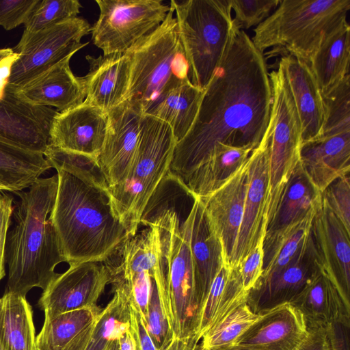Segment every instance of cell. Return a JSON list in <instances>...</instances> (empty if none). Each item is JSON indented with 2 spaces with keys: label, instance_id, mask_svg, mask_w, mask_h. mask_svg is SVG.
Returning a JSON list of instances; mask_svg holds the SVG:
<instances>
[{
  "label": "cell",
  "instance_id": "ac0fdd59",
  "mask_svg": "<svg viewBox=\"0 0 350 350\" xmlns=\"http://www.w3.org/2000/svg\"><path fill=\"white\" fill-rule=\"evenodd\" d=\"M107 124V112L83 102L57 113L50 129L49 144L96 159L104 144Z\"/></svg>",
  "mask_w": 350,
  "mask_h": 350
},
{
  "label": "cell",
  "instance_id": "836d02e7",
  "mask_svg": "<svg viewBox=\"0 0 350 350\" xmlns=\"http://www.w3.org/2000/svg\"><path fill=\"white\" fill-rule=\"evenodd\" d=\"M0 340L6 350H34L33 312L25 297L5 291L0 298Z\"/></svg>",
  "mask_w": 350,
  "mask_h": 350
},
{
  "label": "cell",
  "instance_id": "bcb514c9",
  "mask_svg": "<svg viewBox=\"0 0 350 350\" xmlns=\"http://www.w3.org/2000/svg\"><path fill=\"white\" fill-rule=\"evenodd\" d=\"M14 198L6 192H0V281L5 275V245L14 209Z\"/></svg>",
  "mask_w": 350,
  "mask_h": 350
},
{
  "label": "cell",
  "instance_id": "ee69618b",
  "mask_svg": "<svg viewBox=\"0 0 350 350\" xmlns=\"http://www.w3.org/2000/svg\"><path fill=\"white\" fill-rule=\"evenodd\" d=\"M264 241L265 239H260L250 254L238 267L243 287L248 292L255 286L263 272Z\"/></svg>",
  "mask_w": 350,
  "mask_h": 350
},
{
  "label": "cell",
  "instance_id": "603a6c76",
  "mask_svg": "<svg viewBox=\"0 0 350 350\" xmlns=\"http://www.w3.org/2000/svg\"><path fill=\"white\" fill-rule=\"evenodd\" d=\"M185 221L201 310L213 281L225 263L220 241L208 224L200 198H193Z\"/></svg>",
  "mask_w": 350,
  "mask_h": 350
},
{
  "label": "cell",
  "instance_id": "8d00e7d4",
  "mask_svg": "<svg viewBox=\"0 0 350 350\" xmlns=\"http://www.w3.org/2000/svg\"><path fill=\"white\" fill-rule=\"evenodd\" d=\"M322 97L324 122L319 137L350 132V75L323 94Z\"/></svg>",
  "mask_w": 350,
  "mask_h": 350
},
{
  "label": "cell",
  "instance_id": "7dc6e473",
  "mask_svg": "<svg viewBox=\"0 0 350 350\" xmlns=\"http://www.w3.org/2000/svg\"><path fill=\"white\" fill-rule=\"evenodd\" d=\"M296 350H334L327 329H309L307 337Z\"/></svg>",
  "mask_w": 350,
  "mask_h": 350
},
{
  "label": "cell",
  "instance_id": "e575fe53",
  "mask_svg": "<svg viewBox=\"0 0 350 350\" xmlns=\"http://www.w3.org/2000/svg\"><path fill=\"white\" fill-rule=\"evenodd\" d=\"M204 90L187 81L172 90L148 114L166 122L177 143L191 129Z\"/></svg>",
  "mask_w": 350,
  "mask_h": 350
},
{
  "label": "cell",
  "instance_id": "b9f144b4",
  "mask_svg": "<svg viewBox=\"0 0 350 350\" xmlns=\"http://www.w3.org/2000/svg\"><path fill=\"white\" fill-rule=\"evenodd\" d=\"M147 327L157 350H165L172 341L167 319L163 314L155 279L152 284L148 303Z\"/></svg>",
  "mask_w": 350,
  "mask_h": 350
},
{
  "label": "cell",
  "instance_id": "d6a6232c",
  "mask_svg": "<svg viewBox=\"0 0 350 350\" xmlns=\"http://www.w3.org/2000/svg\"><path fill=\"white\" fill-rule=\"evenodd\" d=\"M51 168L43 154L0 140V192L27 189Z\"/></svg>",
  "mask_w": 350,
  "mask_h": 350
},
{
  "label": "cell",
  "instance_id": "7bdbcfd3",
  "mask_svg": "<svg viewBox=\"0 0 350 350\" xmlns=\"http://www.w3.org/2000/svg\"><path fill=\"white\" fill-rule=\"evenodd\" d=\"M38 0H0V26L5 30L24 24Z\"/></svg>",
  "mask_w": 350,
  "mask_h": 350
},
{
  "label": "cell",
  "instance_id": "7a4b0ae2",
  "mask_svg": "<svg viewBox=\"0 0 350 350\" xmlns=\"http://www.w3.org/2000/svg\"><path fill=\"white\" fill-rule=\"evenodd\" d=\"M44 155L58 176L49 217L65 262L107 261L130 236L114 215L96 159L50 144Z\"/></svg>",
  "mask_w": 350,
  "mask_h": 350
},
{
  "label": "cell",
  "instance_id": "4316f807",
  "mask_svg": "<svg viewBox=\"0 0 350 350\" xmlns=\"http://www.w3.org/2000/svg\"><path fill=\"white\" fill-rule=\"evenodd\" d=\"M102 308L77 309L53 318L44 317L36 337L39 350H85L96 329Z\"/></svg>",
  "mask_w": 350,
  "mask_h": 350
},
{
  "label": "cell",
  "instance_id": "cb8c5ba5",
  "mask_svg": "<svg viewBox=\"0 0 350 350\" xmlns=\"http://www.w3.org/2000/svg\"><path fill=\"white\" fill-rule=\"evenodd\" d=\"M317 271L310 237L305 254L267 278L259 280L249 291L247 304L254 312L260 313L291 303Z\"/></svg>",
  "mask_w": 350,
  "mask_h": 350
},
{
  "label": "cell",
  "instance_id": "8fae6325",
  "mask_svg": "<svg viewBox=\"0 0 350 350\" xmlns=\"http://www.w3.org/2000/svg\"><path fill=\"white\" fill-rule=\"evenodd\" d=\"M92 26L81 18H74L35 33H23L16 46L19 56L11 66L6 86L15 89L73 55L88 43L81 38Z\"/></svg>",
  "mask_w": 350,
  "mask_h": 350
},
{
  "label": "cell",
  "instance_id": "2e32d148",
  "mask_svg": "<svg viewBox=\"0 0 350 350\" xmlns=\"http://www.w3.org/2000/svg\"><path fill=\"white\" fill-rule=\"evenodd\" d=\"M57 113L53 107L35 106L22 100L5 86L0 98V140L44 154Z\"/></svg>",
  "mask_w": 350,
  "mask_h": 350
},
{
  "label": "cell",
  "instance_id": "f1b7e54d",
  "mask_svg": "<svg viewBox=\"0 0 350 350\" xmlns=\"http://www.w3.org/2000/svg\"><path fill=\"white\" fill-rule=\"evenodd\" d=\"M320 206L311 210L300 220L266 234L264 268L259 280L267 278L305 254L309 245L313 219Z\"/></svg>",
  "mask_w": 350,
  "mask_h": 350
},
{
  "label": "cell",
  "instance_id": "277c9868",
  "mask_svg": "<svg viewBox=\"0 0 350 350\" xmlns=\"http://www.w3.org/2000/svg\"><path fill=\"white\" fill-rule=\"evenodd\" d=\"M176 141L170 126L144 114L136 151L123 181L108 188L115 216L130 237L137 234L142 215L168 172Z\"/></svg>",
  "mask_w": 350,
  "mask_h": 350
},
{
  "label": "cell",
  "instance_id": "74e56055",
  "mask_svg": "<svg viewBox=\"0 0 350 350\" xmlns=\"http://www.w3.org/2000/svg\"><path fill=\"white\" fill-rule=\"evenodd\" d=\"M114 295L102 308L95 332L107 342L120 338L129 329V293L125 285L113 281Z\"/></svg>",
  "mask_w": 350,
  "mask_h": 350
},
{
  "label": "cell",
  "instance_id": "5b68a950",
  "mask_svg": "<svg viewBox=\"0 0 350 350\" xmlns=\"http://www.w3.org/2000/svg\"><path fill=\"white\" fill-rule=\"evenodd\" d=\"M125 53L131 63L125 100L136 106L143 114H148L172 90L190 81L171 4L160 26Z\"/></svg>",
  "mask_w": 350,
  "mask_h": 350
},
{
  "label": "cell",
  "instance_id": "9f6ffc18",
  "mask_svg": "<svg viewBox=\"0 0 350 350\" xmlns=\"http://www.w3.org/2000/svg\"><path fill=\"white\" fill-rule=\"evenodd\" d=\"M0 350H6V349L5 348V347L3 346V345L2 344L1 340H0Z\"/></svg>",
  "mask_w": 350,
  "mask_h": 350
},
{
  "label": "cell",
  "instance_id": "f6af8a7d",
  "mask_svg": "<svg viewBox=\"0 0 350 350\" xmlns=\"http://www.w3.org/2000/svg\"><path fill=\"white\" fill-rule=\"evenodd\" d=\"M129 329L135 350H157L148 333L146 320L129 291Z\"/></svg>",
  "mask_w": 350,
  "mask_h": 350
},
{
  "label": "cell",
  "instance_id": "484cf974",
  "mask_svg": "<svg viewBox=\"0 0 350 350\" xmlns=\"http://www.w3.org/2000/svg\"><path fill=\"white\" fill-rule=\"evenodd\" d=\"M291 304L303 314L308 329L336 323L350 326V304L319 270Z\"/></svg>",
  "mask_w": 350,
  "mask_h": 350
},
{
  "label": "cell",
  "instance_id": "7402d4cb",
  "mask_svg": "<svg viewBox=\"0 0 350 350\" xmlns=\"http://www.w3.org/2000/svg\"><path fill=\"white\" fill-rule=\"evenodd\" d=\"M88 72L83 79L86 91L84 102L106 112L121 104L126 97L131 63L126 53L85 57Z\"/></svg>",
  "mask_w": 350,
  "mask_h": 350
},
{
  "label": "cell",
  "instance_id": "e0dca14e",
  "mask_svg": "<svg viewBox=\"0 0 350 350\" xmlns=\"http://www.w3.org/2000/svg\"><path fill=\"white\" fill-rule=\"evenodd\" d=\"M247 188L248 160L221 187L200 198L208 224L220 241L224 263L229 268L243 219Z\"/></svg>",
  "mask_w": 350,
  "mask_h": 350
},
{
  "label": "cell",
  "instance_id": "30bf717a",
  "mask_svg": "<svg viewBox=\"0 0 350 350\" xmlns=\"http://www.w3.org/2000/svg\"><path fill=\"white\" fill-rule=\"evenodd\" d=\"M100 13L92 40L104 55L124 53L165 20L170 5L161 0H96Z\"/></svg>",
  "mask_w": 350,
  "mask_h": 350
},
{
  "label": "cell",
  "instance_id": "db71d44e",
  "mask_svg": "<svg viewBox=\"0 0 350 350\" xmlns=\"http://www.w3.org/2000/svg\"><path fill=\"white\" fill-rule=\"evenodd\" d=\"M103 350H120L119 340L108 341Z\"/></svg>",
  "mask_w": 350,
  "mask_h": 350
},
{
  "label": "cell",
  "instance_id": "ba28073f",
  "mask_svg": "<svg viewBox=\"0 0 350 350\" xmlns=\"http://www.w3.org/2000/svg\"><path fill=\"white\" fill-rule=\"evenodd\" d=\"M189 79L204 90L218 67L234 29L229 0L170 1Z\"/></svg>",
  "mask_w": 350,
  "mask_h": 350
},
{
  "label": "cell",
  "instance_id": "681fc988",
  "mask_svg": "<svg viewBox=\"0 0 350 350\" xmlns=\"http://www.w3.org/2000/svg\"><path fill=\"white\" fill-rule=\"evenodd\" d=\"M19 55L14 52L13 55L0 63V98L2 96L10 74L11 66Z\"/></svg>",
  "mask_w": 350,
  "mask_h": 350
},
{
  "label": "cell",
  "instance_id": "44dd1931",
  "mask_svg": "<svg viewBox=\"0 0 350 350\" xmlns=\"http://www.w3.org/2000/svg\"><path fill=\"white\" fill-rule=\"evenodd\" d=\"M298 114L303 144L320 137L324 122L323 97L308 63L292 55L280 62Z\"/></svg>",
  "mask_w": 350,
  "mask_h": 350
},
{
  "label": "cell",
  "instance_id": "1f68e13d",
  "mask_svg": "<svg viewBox=\"0 0 350 350\" xmlns=\"http://www.w3.org/2000/svg\"><path fill=\"white\" fill-rule=\"evenodd\" d=\"M322 193L314 185L299 163L291 176L277 209L269 223V234L304 218L321 205Z\"/></svg>",
  "mask_w": 350,
  "mask_h": 350
},
{
  "label": "cell",
  "instance_id": "ffe728a7",
  "mask_svg": "<svg viewBox=\"0 0 350 350\" xmlns=\"http://www.w3.org/2000/svg\"><path fill=\"white\" fill-rule=\"evenodd\" d=\"M70 55L23 85L10 89L22 100L35 106L55 107L62 113L81 105L86 97L82 77L70 67Z\"/></svg>",
  "mask_w": 350,
  "mask_h": 350
},
{
  "label": "cell",
  "instance_id": "83f0119b",
  "mask_svg": "<svg viewBox=\"0 0 350 350\" xmlns=\"http://www.w3.org/2000/svg\"><path fill=\"white\" fill-rule=\"evenodd\" d=\"M254 148L221 144L183 182L193 198H205L226 183L247 162Z\"/></svg>",
  "mask_w": 350,
  "mask_h": 350
},
{
  "label": "cell",
  "instance_id": "8992f818",
  "mask_svg": "<svg viewBox=\"0 0 350 350\" xmlns=\"http://www.w3.org/2000/svg\"><path fill=\"white\" fill-rule=\"evenodd\" d=\"M350 0H280L253 29L261 53L273 48L309 64L323 39L347 23Z\"/></svg>",
  "mask_w": 350,
  "mask_h": 350
},
{
  "label": "cell",
  "instance_id": "f907efd6",
  "mask_svg": "<svg viewBox=\"0 0 350 350\" xmlns=\"http://www.w3.org/2000/svg\"><path fill=\"white\" fill-rule=\"evenodd\" d=\"M119 342L120 350H135L134 340L130 329L124 334L120 338Z\"/></svg>",
  "mask_w": 350,
  "mask_h": 350
},
{
  "label": "cell",
  "instance_id": "7c38bea8",
  "mask_svg": "<svg viewBox=\"0 0 350 350\" xmlns=\"http://www.w3.org/2000/svg\"><path fill=\"white\" fill-rule=\"evenodd\" d=\"M271 127L267 129L248 159V188L243 219L230 268L239 265L265 239L268 227L269 157Z\"/></svg>",
  "mask_w": 350,
  "mask_h": 350
},
{
  "label": "cell",
  "instance_id": "f546056e",
  "mask_svg": "<svg viewBox=\"0 0 350 350\" xmlns=\"http://www.w3.org/2000/svg\"><path fill=\"white\" fill-rule=\"evenodd\" d=\"M248 291L244 290L238 267L230 269L223 265L210 287L202 306L196 336H202L237 308L247 302Z\"/></svg>",
  "mask_w": 350,
  "mask_h": 350
},
{
  "label": "cell",
  "instance_id": "f35d334b",
  "mask_svg": "<svg viewBox=\"0 0 350 350\" xmlns=\"http://www.w3.org/2000/svg\"><path fill=\"white\" fill-rule=\"evenodd\" d=\"M81 4L77 0H38L24 23L25 33H35L76 18Z\"/></svg>",
  "mask_w": 350,
  "mask_h": 350
},
{
  "label": "cell",
  "instance_id": "816d5d0a",
  "mask_svg": "<svg viewBox=\"0 0 350 350\" xmlns=\"http://www.w3.org/2000/svg\"><path fill=\"white\" fill-rule=\"evenodd\" d=\"M107 341L95 332L85 350H103Z\"/></svg>",
  "mask_w": 350,
  "mask_h": 350
},
{
  "label": "cell",
  "instance_id": "5bb4252c",
  "mask_svg": "<svg viewBox=\"0 0 350 350\" xmlns=\"http://www.w3.org/2000/svg\"><path fill=\"white\" fill-rule=\"evenodd\" d=\"M310 242L319 271L350 304V233L323 200L313 219Z\"/></svg>",
  "mask_w": 350,
  "mask_h": 350
},
{
  "label": "cell",
  "instance_id": "d4e9b609",
  "mask_svg": "<svg viewBox=\"0 0 350 350\" xmlns=\"http://www.w3.org/2000/svg\"><path fill=\"white\" fill-rule=\"evenodd\" d=\"M301 165L322 193L337 178L350 172V132L315 139L302 144Z\"/></svg>",
  "mask_w": 350,
  "mask_h": 350
},
{
  "label": "cell",
  "instance_id": "6da1fadb",
  "mask_svg": "<svg viewBox=\"0 0 350 350\" xmlns=\"http://www.w3.org/2000/svg\"><path fill=\"white\" fill-rule=\"evenodd\" d=\"M271 88L263 53L234 25L196 118L176 144L170 172L183 182L220 144L255 148L269 125Z\"/></svg>",
  "mask_w": 350,
  "mask_h": 350
},
{
  "label": "cell",
  "instance_id": "3957f363",
  "mask_svg": "<svg viewBox=\"0 0 350 350\" xmlns=\"http://www.w3.org/2000/svg\"><path fill=\"white\" fill-rule=\"evenodd\" d=\"M58 187V176L39 178L27 191L15 193L14 225L8 230L5 262L8 279L5 291L26 297L33 288L43 291L57 275L56 266L65 259L49 217Z\"/></svg>",
  "mask_w": 350,
  "mask_h": 350
},
{
  "label": "cell",
  "instance_id": "6f0895ef",
  "mask_svg": "<svg viewBox=\"0 0 350 350\" xmlns=\"http://www.w3.org/2000/svg\"><path fill=\"white\" fill-rule=\"evenodd\" d=\"M34 350H39V349L36 346Z\"/></svg>",
  "mask_w": 350,
  "mask_h": 350
},
{
  "label": "cell",
  "instance_id": "52a82bcc",
  "mask_svg": "<svg viewBox=\"0 0 350 350\" xmlns=\"http://www.w3.org/2000/svg\"><path fill=\"white\" fill-rule=\"evenodd\" d=\"M154 219L159 229L167 299L163 310L173 342L198 345L196 332L200 312L186 221L180 224L171 208ZM171 342V343H172Z\"/></svg>",
  "mask_w": 350,
  "mask_h": 350
},
{
  "label": "cell",
  "instance_id": "d590c367",
  "mask_svg": "<svg viewBox=\"0 0 350 350\" xmlns=\"http://www.w3.org/2000/svg\"><path fill=\"white\" fill-rule=\"evenodd\" d=\"M260 318L245 302L221 322L207 331L200 340V349L234 345L238 338Z\"/></svg>",
  "mask_w": 350,
  "mask_h": 350
},
{
  "label": "cell",
  "instance_id": "d6986e66",
  "mask_svg": "<svg viewBox=\"0 0 350 350\" xmlns=\"http://www.w3.org/2000/svg\"><path fill=\"white\" fill-rule=\"evenodd\" d=\"M260 314V318L245 332L234 345L252 350H296L308 334L301 312L284 303Z\"/></svg>",
  "mask_w": 350,
  "mask_h": 350
},
{
  "label": "cell",
  "instance_id": "c3c4849f",
  "mask_svg": "<svg viewBox=\"0 0 350 350\" xmlns=\"http://www.w3.org/2000/svg\"><path fill=\"white\" fill-rule=\"evenodd\" d=\"M327 331L334 350H350V326L336 323Z\"/></svg>",
  "mask_w": 350,
  "mask_h": 350
},
{
  "label": "cell",
  "instance_id": "9a60e30c",
  "mask_svg": "<svg viewBox=\"0 0 350 350\" xmlns=\"http://www.w3.org/2000/svg\"><path fill=\"white\" fill-rule=\"evenodd\" d=\"M108 124L97 164L111 188L124 180L131 165L139 140L143 113L124 100L107 112Z\"/></svg>",
  "mask_w": 350,
  "mask_h": 350
},
{
  "label": "cell",
  "instance_id": "4fadbf2b",
  "mask_svg": "<svg viewBox=\"0 0 350 350\" xmlns=\"http://www.w3.org/2000/svg\"><path fill=\"white\" fill-rule=\"evenodd\" d=\"M110 282V271L101 262L70 265L43 291L38 305L49 319L77 309L95 308Z\"/></svg>",
  "mask_w": 350,
  "mask_h": 350
},
{
  "label": "cell",
  "instance_id": "ab89813d",
  "mask_svg": "<svg viewBox=\"0 0 350 350\" xmlns=\"http://www.w3.org/2000/svg\"><path fill=\"white\" fill-rule=\"evenodd\" d=\"M234 25L240 30L258 26L278 6L280 0H229Z\"/></svg>",
  "mask_w": 350,
  "mask_h": 350
},
{
  "label": "cell",
  "instance_id": "f5cc1de1",
  "mask_svg": "<svg viewBox=\"0 0 350 350\" xmlns=\"http://www.w3.org/2000/svg\"><path fill=\"white\" fill-rule=\"evenodd\" d=\"M199 350H252V349H248L245 347H243V346H241V345H232V346L222 347H218V348L210 349H202L200 347Z\"/></svg>",
  "mask_w": 350,
  "mask_h": 350
},
{
  "label": "cell",
  "instance_id": "11a10c76",
  "mask_svg": "<svg viewBox=\"0 0 350 350\" xmlns=\"http://www.w3.org/2000/svg\"><path fill=\"white\" fill-rule=\"evenodd\" d=\"M14 53L12 49L5 48L0 49V63L5 60L8 57L11 56Z\"/></svg>",
  "mask_w": 350,
  "mask_h": 350
},
{
  "label": "cell",
  "instance_id": "9c48e42d",
  "mask_svg": "<svg viewBox=\"0 0 350 350\" xmlns=\"http://www.w3.org/2000/svg\"><path fill=\"white\" fill-rule=\"evenodd\" d=\"M271 88L268 225L284 189L300 163V122L288 85L280 67L269 73Z\"/></svg>",
  "mask_w": 350,
  "mask_h": 350
},
{
  "label": "cell",
  "instance_id": "60d3db41",
  "mask_svg": "<svg viewBox=\"0 0 350 350\" xmlns=\"http://www.w3.org/2000/svg\"><path fill=\"white\" fill-rule=\"evenodd\" d=\"M322 200L350 233L349 174L332 182L322 192Z\"/></svg>",
  "mask_w": 350,
  "mask_h": 350
},
{
  "label": "cell",
  "instance_id": "4dcf8cb0",
  "mask_svg": "<svg viewBox=\"0 0 350 350\" xmlns=\"http://www.w3.org/2000/svg\"><path fill=\"white\" fill-rule=\"evenodd\" d=\"M349 62L350 26L347 22L323 39L309 62L321 94L349 75Z\"/></svg>",
  "mask_w": 350,
  "mask_h": 350
}]
</instances>
